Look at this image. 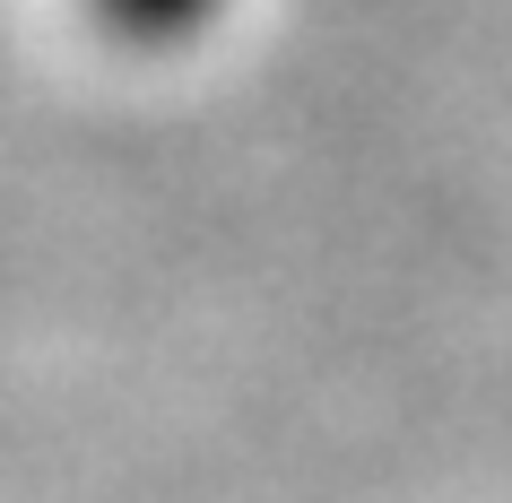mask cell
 Returning a JSON list of instances; mask_svg holds the SVG:
<instances>
[{"instance_id": "cell-1", "label": "cell", "mask_w": 512, "mask_h": 503, "mask_svg": "<svg viewBox=\"0 0 512 503\" xmlns=\"http://www.w3.org/2000/svg\"><path fill=\"white\" fill-rule=\"evenodd\" d=\"M217 0H105V18L122 35H139V44H183V35L209 27Z\"/></svg>"}]
</instances>
